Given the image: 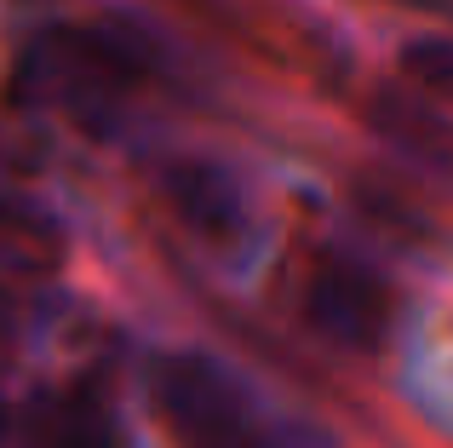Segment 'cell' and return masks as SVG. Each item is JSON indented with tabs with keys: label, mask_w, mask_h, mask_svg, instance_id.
<instances>
[{
	"label": "cell",
	"mask_w": 453,
	"mask_h": 448,
	"mask_svg": "<svg viewBox=\"0 0 453 448\" xmlns=\"http://www.w3.org/2000/svg\"><path fill=\"white\" fill-rule=\"evenodd\" d=\"M150 408L184 448H316L212 357L173 351L150 368Z\"/></svg>",
	"instance_id": "obj_1"
},
{
	"label": "cell",
	"mask_w": 453,
	"mask_h": 448,
	"mask_svg": "<svg viewBox=\"0 0 453 448\" xmlns=\"http://www.w3.org/2000/svg\"><path fill=\"white\" fill-rule=\"evenodd\" d=\"M29 81L41 87L46 104L75 115L81 127H115L138 104L150 64L144 46H133V35H115L104 23H75V29L41 35L29 58Z\"/></svg>",
	"instance_id": "obj_2"
},
{
	"label": "cell",
	"mask_w": 453,
	"mask_h": 448,
	"mask_svg": "<svg viewBox=\"0 0 453 448\" xmlns=\"http://www.w3.org/2000/svg\"><path fill=\"white\" fill-rule=\"evenodd\" d=\"M304 316L327 345L350 351V357H373L390 339L396 299H390V282L367 270L362 259L327 253L304 282Z\"/></svg>",
	"instance_id": "obj_3"
},
{
	"label": "cell",
	"mask_w": 453,
	"mask_h": 448,
	"mask_svg": "<svg viewBox=\"0 0 453 448\" xmlns=\"http://www.w3.org/2000/svg\"><path fill=\"white\" fill-rule=\"evenodd\" d=\"M29 448H127V414L121 397L104 374H69L64 385L29 408L23 426Z\"/></svg>",
	"instance_id": "obj_4"
},
{
	"label": "cell",
	"mask_w": 453,
	"mask_h": 448,
	"mask_svg": "<svg viewBox=\"0 0 453 448\" xmlns=\"http://www.w3.org/2000/svg\"><path fill=\"white\" fill-rule=\"evenodd\" d=\"M166 196H173L178 219L196 224L212 242H230L242 230V184L224 167H212V161H178L166 173Z\"/></svg>",
	"instance_id": "obj_5"
},
{
	"label": "cell",
	"mask_w": 453,
	"mask_h": 448,
	"mask_svg": "<svg viewBox=\"0 0 453 448\" xmlns=\"http://www.w3.org/2000/svg\"><path fill=\"white\" fill-rule=\"evenodd\" d=\"M402 75L413 81L419 98L453 110V41H413L408 52H402Z\"/></svg>",
	"instance_id": "obj_6"
}]
</instances>
